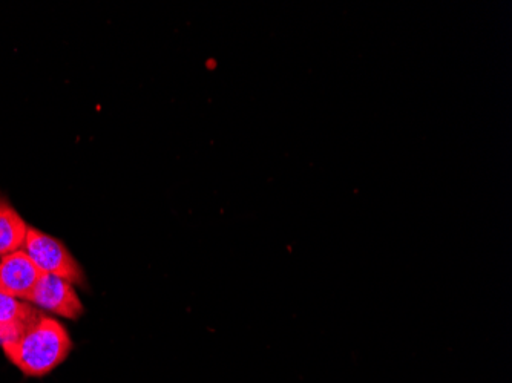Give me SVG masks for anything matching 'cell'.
<instances>
[{"instance_id": "cell-1", "label": "cell", "mask_w": 512, "mask_h": 383, "mask_svg": "<svg viewBox=\"0 0 512 383\" xmlns=\"http://www.w3.org/2000/svg\"><path fill=\"white\" fill-rule=\"evenodd\" d=\"M8 361L25 376L42 377L56 370L73 350V341L57 319L42 315L16 341L2 345Z\"/></svg>"}, {"instance_id": "cell-2", "label": "cell", "mask_w": 512, "mask_h": 383, "mask_svg": "<svg viewBox=\"0 0 512 383\" xmlns=\"http://www.w3.org/2000/svg\"><path fill=\"white\" fill-rule=\"evenodd\" d=\"M22 250L40 272L60 276L79 287L85 285V273L79 262L69 253L65 244L60 243L54 236L30 227Z\"/></svg>"}, {"instance_id": "cell-3", "label": "cell", "mask_w": 512, "mask_h": 383, "mask_svg": "<svg viewBox=\"0 0 512 383\" xmlns=\"http://www.w3.org/2000/svg\"><path fill=\"white\" fill-rule=\"evenodd\" d=\"M25 301L40 311L65 319H79L85 313L82 301L71 282L56 275L42 273Z\"/></svg>"}, {"instance_id": "cell-4", "label": "cell", "mask_w": 512, "mask_h": 383, "mask_svg": "<svg viewBox=\"0 0 512 383\" xmlns=\"http://www.w3.org/2000/svg\"><path fill=\"white\" fill-rule=\"evenodd\" d=\"M42 272L23 250L0 256V293L27 299Z\"/></svg>"}, {"instance_id": "cell-5", "label": "cell", "mask_w": 512, "mask_h": 383, "mask_svg": "<svg viewBox=\"0 0 512 383\" xmlns=\"http://www.w3.org/2000/svg\"><path fill=\"white\" fill-rule=\"evenodd\" d=\"M28 226L20 213L0 197V256L22 250L27 238Z\"/></svg>"}, {"instance_id": "cell-6", "label": "cell", "mask_w": 512, "mask_h": 383, "mask_svg": "<svg viewBox=\"0 0 512 383\" xmlns=\"http://www.w3.org/2000/svg\"><path fill=\"white\" fill-rule=\"evenodd\" d=\"M43 311L23 299L0 293V324L13 328L22 334Z\"/></svg>"}]
</instances>
